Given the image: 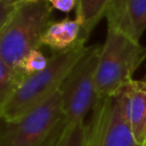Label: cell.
<instances>
[{
	"label": "cell",
	"mask_w": 146,
	"mask_h": 146,
	"mask_svg": "<svg viewBox=\"0 0 146 146\" xmlns=\"http://www.w3.org/2000/svg\"><path fill=\"white\" fill-rule=\"evenodd\" d=\"M86 41V39H82L66 51L54 52L49 57L44 70L25 75L1 110V119L7 121L15 120L56 95L71 70L87 52Z\"/></svg>",
	"instance_id": "6da1fadb"
},
{
	"label": "cell",
	"mask_w": 146,
	"mask_h": 146,
	"mask_svg": "<svg viewBox=\"0 0 146 146\" xmlns=\"http://www.w3.org/2000/svg\"><path fill=\"white\" fill-rule=\"evenodd\" d=\"M52 7L47 0L17 5L0 29V57L13 68L21 71L27 54L42 47V35L52 22Z\"/></svg>",
	"instance_id": "7a4b0ae2"
},
{
	"label": "cell",
	"mask_w": 146,
	"mask_h": 146,
	"mask_svg": "<svg viewBox=\"0 0 146 146\" xmlns=\"http://www.w3.org/2000/svg\"><path fill=\"white\" fill-rule=\"evenodd\" d=\"M146 58V47L129 36L107 29L95 75L97 99L119 92Z\"/></svg>",
	"instance_id": "3957f363"
},
{
	"label": "cell",
	"mask_w": 146,
	"mask_h": 146,
	"mask_svg": "<svg viewBox=\"0 0 146 146\" xmlns=\"http://www.w3.org/2000/svg\"><path fill=\"white\" fill-rule=\"evenodd\" d=\"M63 128L60 92L15 120H0V146H48Z\"/></svg>",
	"instance_id": "277c9868"
},
{
	"label": "cell",
	"mask_w": 146,
	"mask_h": 146,
	"mask_svg": "<svg viewBox=\"0 0 146 146\" xmlns=\"http://www.w3.org/2000/svg\"><path fill=\"white\" fill-rule=\"evenodd\" d=\"M102 46L88 47L87 52L71 70L65 79L60 92L63 125H70L84 121L87 114L92 111L97 96L95 75Z\"/></svg>",
	"instance_id": "5b68a950"
},
{
	"label": "cell",
	"mask_w": 146,
	"mask_h": 146,
	"mask_svg": "<svg viewBox=\"0 0 146 146\" xmlns=\"http://www.w3.org/2000/svg\"><path fill=\"white\" fill-rule=\"evenodd\" d=\"M91 112L87 146H140L132 135L120 91L97 99Z\"/></svg>",
	"instance_id": "8992f818"
},
{
	"label": "cell",
	"mask_w": 146,
	"mask_h": 146,
	"mask_svg": "<svg viewBox=\"0 0 146 146\" xmlns=\"http://www.w3.org/2000/svg\"><path fill=\"white\" fill-rule=\"evenodd\" d=\"M105 17L107 29L139 42L146 29V0H111Z\"/></svg>",
	"instance_id": "52a82bcc"
},
{
	"label": "cell",
	"mask_w": 146,
	"mask_h": 146,
	"mask_svg": "<svg viewBox=\"0 0 146 146\" xmlns=\"http://www.w3.org/2000/svg\"><path fill=\"white\" fill-rule=\"evenodd\" d=\"M125 115L138 145L146 143V81L131 80L121 90Z\"/></svg>",
	"instance_id": "ba28073f"
},
{
	"label": "cell",
	"mask_w": 146,
	"mask_h": 146,
	"mask_svg": "<svg viewBox=\"0 0 146 146\" xmlns=\"http://www.w3.org/2000/svg\"><path fill=\"white\" fill-rule=\"evenodd\" d=\"M82 36V24L75 17L51 22L42 35V46H47L54 52H62L73 48Z\"/></svg>",
	"instance_id": "9c48e42d"
},
{
	"label": "cell",
	"mask_w": 146,
	"mask_h": 146,
	"mask_svg": "<svg viewBox=\"0 0 146 146\" xmlns=\"http://www.w3.org/2000/svg\"><path fill=\"white\" fill-rule=\"evenodd\" d=\"M110 2L111 0H78L76 18L82 24V36L86 40L105 16Z\"/></svg>",
	"instance_id": "30bf717a"
},
{
	"label": "cell",
	"mask_w": 146,
	"mask_h": 146,
	"mask_svg": "<svg viewBox=\"0 0 146 146\" xmlns=\"http://www.w3.org/2000/svg\"><path fill=\"white\" fill-rule=\"evenodd\" d=\"M24 76L23 72L13 68L0 57V113Z\"/></svg>",
	"instance_id": "8fae6325"
},
{
	"label": "cell",
	"mask_w": 146,
	"mask_h": 146,
	"mask_svg": "<svg viewBox=\"0 0 146 146\" xmlns=\"http://www.w3.org/2000/svg\"><path fill=\"white\" fill-rule=\"evenodd\" d=\"M87 136L88 127L84 121L63 125L50 146H87Z\"/></svg>",
	"instance_id": "7c38bea8"
},
{
	"label": "cell",
	"mask_w": 146,
	"mask_h": 146,
	"mask_svg": "<svg viewBox=\"0 0 146 146\" xmlns=\"http://www.w3.org/2000/svg\"><path fill=\"white\" fill-rule=\"evenodd\" d=\"M48 60L49 58L46 57V55L40 49H34L30 51L27 56L24 58L21 70L25 75L33 74V73L44 70L48 65Z\"/></svg>",
	"instance_id": "4fadbf2b"
},
{
	"label": "cell",
	"mask_w": 146,
	"mask_h": 146,
	"mask_svg": "<svg viewBox=\"0 0 146 146\" xmlns=\"http://www.w3.org/2000/svg\"><path fill=\"white\" fill-rule=\"evenodd\" d=\"M47 1L52 7V9L63 13H70L78 5V0H47Z\"/></svg>",
	"instance_id": "5bb4252c"
},
{
	"label": "cell",
	"mask_w": 146,
	"mask_h": 146,
	"mask_svg": "<svg viewBox=\"0 0 146 146\" xmlns=\"http://www.w3.org/2000/svg\"><path fill=\"white\" fill-rule=\"evenodd\" d=\"M17 5V0L15 1H0V29L6 23L13 10Z\"/></svg>",
	"instance_id": "9a60e30c"
},
{
	"label": "cell",
	"mask_w": 146,
	"mask_h": 146,
	"mask_svg": "<svg viewBox=\"0 0 146 146\" xmlns=\"http://www.w3.org/2000/svg\"><path fill=\"white\" fill-rule=\"evenodd\" d=\"M18 1H23V2H29V1H38V0H18Z\"/></svg>",
	"instance_id": "2e32d148"
},
{
	"label": "cell",
	"mask_w": 146,
	"mask_h": 146,
	"mask_svg": "<svg viewBox=\"0 0 146 146\" xmlns=\"http://www.w3.org/2000/svg\"><path fill=\"white\" fill-rule=\"evenodd\" d=\"M0 1H15V0H0Z\"/></svg>",
	"instance_id": "e0dca14e"
},
{
	"label": "cell",
	"mask_w": 146,
	"mask_h": 146,
	"mask_svg": "<svg viewBox=\"0 0 146 146\" xmlns=\"http://www.w3.org/2000/svg\"><path fill=\"white\" fill-rule=\"evenodd\" d=\"M143 80H145V81H146V73H145V76H144V79H143Z\"/></svg>",
	"instance_id": "ac0fdd59"
},
{
	"label": "cell",
	"mask_w": 146,
	"mask_h": 146,
	"mask_svg": "<svg viewBox=\"0 0 146 146\" xmlns=\"http://www.w3.org/2000/svg\"><path fill=\"white\" fill-rule=\"evenodd\" d=\"M0 120H1V113H0Z\"/></svg>",
	"instance_id": "d6986e66"
},
{
	"label": "cell",
	"mask_w": 146,
	"mask_h": 146,
	"mask_svg": "<svg viewBox=\"0 0 146 146\" xmlns=\"http://www.w3.org/2000/svg\"><path fill=\"white\" fill-rule=\"evenodd\" d=\"M52 141H54V140H52ZM52 141H51V143H52ZM51 143H50V144H51ZM50 144H49V146H50Z\"/></svg>",
	"instance_id": "ffe728a7"
},
{
	"label": "cell",
	"mask_w": 146,
	"mask_h": 146,
	"mask_svg": "<svg viewBox=\"0 0 146 146\" xmlns=\"http://www.w3.org/2000/svg\"><path fill=\"white\" fill-rule=\"evenodd\" d=\"M144 146H146V143H145V145H144Z\"/></svg>",
	"instance_id": "44dd1931"
},
{
	"label": "cell",
	"mask_w": 146,
	"mask_h": 146,
	"mask_svg": "<svg viewBox=\"0 0 146 146\" xmlns=\"http://www.w3.org/2000/svg\"><path fill=\"white\" fill-rule=\"evenodd\" d=\"M48 146H49V145H48Z\"/></svg>",
	"instance_id": "7402d4cb"
}]
</instances>
